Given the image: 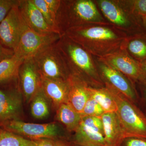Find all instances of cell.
<instances>
[{
	"mask_svg": "<svg viewBox=\"0 0 146 146\" xmlns=\"http://www.w3.org/2000/svg\"><path fill=\"white\" fill-rule=\"evenodd\" d=\"M94 57H103L119 50L127 36L110 24L86 25L73 28L64 33Z\"/></svg>",
	"mask_w": 146,
	"mask_h": 146,
	"instance_id": "6da1fadb",
	"label": "cell"
},
{
	"mask_svg": "<svg viewBox=\"0 0 146 146\" xmlns=\"http://www.w3.org/2000/svg\"><path fill=\"white\" fill-rule=\"evenodd\" d=\"M56 45L70 75L80 79L91 87H104L92 55L65 35Z\"/></svg>",
	"mask_w": 146,
	"mask_h": 146,
	"instance_id": "7a4b0ae2",
	"label": "cell"
},
{
	"mask_svg": "<svg viewBox=\"0 0 146 146\" xmlns=\"http://www.w3.org/2000/svg\"><path fill=\"white\" fill-rule=\"evenodd\" d=\"M56 24L57 32L62 36L73 28L110 23L100 12L94 0H61Z\"/></svg>",
	"mask_w": 146,
	"mask_h": 146,
	"instance_id": "3957f363",
	"label": "cell"
},
{
	"mask_svg": "<svg viewBox=\"0 0 146 146\" xmlns=\"http://www.w3.org/2000/svg\"><path fill=\"white\" fill-rule=\"evenodd\" d=\"M104 87L111 94L117 106L116 112L126 137L146 138V116L136 104L107 84Z\"/></svg>",
	"mask_w": 146,
	"mask_h": 146,
	"instance_id": "277c9868",
	"label": "cell"
},
{
	"mask_svg": "<svg viewBox=\"0 0 146 146\" xmlns=\"http://www.w3.org/2000/svg\"><path fill=\"white\" fill-rule=\"evenodd\" d=\"M105 19L128 36L145 33L143 21L120 3L119 0H94Z\"/></svg>",
	"mask_w": 146,
	"mask_h": 146,
	"instance_id": "5b68a950",
	"label": "cell"
},
{
	"mask_svg": "<svg viewBox=\"0 0 146 146\" xmlns=\"http://www.w3.org/2000/svg\"><path fill=\"white\" fill-rule=\"evenodd\" d=\"M0 127L31 140L64 139L61 129L55 123H33L16 119L0 123Z\"/></svg>",
	"mask_w": 146,
	"mask_h": 146,
	"instance_id": "8992f818",
	"label": "cell"
},
{
	"mask_svg": "<svg viewBox=\"0 0 146 146\" xmlns=\"http://www.w3.org/2000/svg\"><path fill=\"white\" fill-rule=\"evenodd\" d=\"M56 43L43 50L33 59L42 77L67 80L70 74Z\"/></svg>",
	"mask_w": 146,
	"mask_h": 146,
	"instance_id": "52a82bcc",
	"label": "cell"
},
{
	"mask_svg": "<svg viewBox=\"0 0 146 146\" xmlns=\"http://www.w3.org/2000/svg\"><path fill=\"white\" fill-rule=\"evenodd\" d=\"M61 36L57 33L39 34L27 25L14 51V55L23 60L33 58L43 50L56 43Z\"/></svg>",
	"mask_w": 146,
	"mask_h": 146,
	"instance_id": "ba28073f",
	"label": "cell"
},
{
	"mask_svg": "<svg viewBox=\"0 0 146 146\" xmlns=\"http://www.w3.org/2000/svg\"><path fill=\"white\" fill-rule=\"evenodd\" d=\"M97 69L104 83L107 84L136 104L139 99L136 84L125 76L94 57Z\"/></svg>",
	"mask_w": 146,
	"mask_h": 146,
	"instance_id": "9c48e42d",
	"label": "cell"
},
{
	"mask_svg": "<svg viewBox=\"0 0 146 146\" xmlns=\"http://www.w3.org/2000/svg\"><path fill=\"white\" fill-rule=\"evenodd\" d=\"M72 143L82 146H106L101 117H82Z\"/></svg>",
	"mask_w": 146,
	"mask_h": 146,
	"instance_id": "30bf717a",
	"label": "cell"
},
{
	"mask_svg": "<svg viewBox=\"0 0 146 146\" xmlns=\"http://www.w3.org/2000/svg\"><path fill=\"white\" fill-rule=\"evenodd\" d=\"M18 5L12 8L0 23V44L14 52L27 25Z\"/></svg>",
	"mask_w": 146,
	"mask_h": 146,
	"instance_id": "8fae6325",
	"label": "cell"
},
{
	"mask_svg": "<svg viewBox=\"0 0 146 146\" xmlns=\"http://www.w3.org/2000/svg\"><path fill=\"white\" fill-rule=\"evenodd\" d=\"M18 82L0 87V123L19 119L23 109V98Z\"/></svg>",
	"mask_w": 146,
	"mask_h": 146,
	"instance_id": "7c38bea8",
	"label": "cell"
},
{
	"mask_svg": "<svg viewBox=\"0 0 146 146\" xmlns=\"http://www.w3.org/2000/svg\"><path fill=\"white\" fill-rule=\"evenodd\" d=\"M18 85L27 102H30L41 88L42 76L33 58L25 59L18 71Z\"/></svg>",
	"mask_w": 146,
	"mask_h": 146,
	"instance_id": "4fadbf2b",
	"label": "cell"
},
{
	"mask_svg": "<svg viewBox=\"0 0 146 146\" xmlns=\"http://www.w3.org/2000/svg\"><path fill=\"white\" fill-rule=\"evenodd\" d=\"M98 59L119 72L134 84L138 83L141 74L140 63L120 49Z\"/></svg>",
	"mask_w": 146,
	"mask_h": 146,
	"instance_id": "5bb4252c",
	"label": "cell"
},
{
	"mask_svg": "<svg viewBox=\"0 0 146 146\" xmlns=\"http://www.w3.org/2000/svg\"><path fill=\"white\" fill-rule=\"evenodd\" d=\"M18 7L25 23L32 30L41 34L57 33L47 23L32 0H19Z\"/></svg>",
	"mask_w": 146,
	"mask_h": 146,
	"instance_id": "9a60e30c",
	"label": "cell"
},
{
	"mask_svg": "<svg viewBox=\"0 0 146 146\" xmlns=\"http://www.w3.org/2000/svg\"><path fill=\"white\" fill-rule=\"evenodd\" d=\"M41 88L56 110L67 102L69 87L68 80L50 79L42 77Z\"/></svg>",
	"mask_w": 146,
	"mask_h": 146,
	"instance_id": "2e32d148",
	"label": "cell"
},
{
	"mask_svg": "<svg viewBox=\"0 0 146 146\" xmlns=\"http://www.w3.org/2000/svg\"><path fill=\"white\" fill-rule=\"evenodd\" d=\"M69 90L67 102L81 114L89 97V85L80 79L70 75L67 80Z\"/></svg>",
	"mask_w": 146,
	"mask_h": 146,
	"instance_id": "e0dca14e",
	"label": "cell"
},
{
	"mask_svg": "<svg viewBox=\"0 0 146 146\" xmlns=\"http://www.w3.org/2000/svg\"><path fill=\"white\" fill-rule=\"evenodd\" d=\"M106 145L118 146L125 134L116 112L105 113L101 117Z\"/></svg>",
	"mask_w": 146,
	"mask_h": 146,
	"instance_id": "ac0fdd59",
	"label": "cell"
},
{
	"mask_svg": "<svg viewBox=\"0 0 146 146\" xmlns=\"http://www.w3.org/2000/svg\"><path fill=\"white\" fill-rule=\"evenodd\" d=\"M121 49L139 63L146 60V34L141 33L128 36L124 40Z\"/></svg>",
	"mask_w": 146,
	"mask_h": 146,
	"instance_id": "d6986e66",
	"label": "cell"
},
{
	"mask_svg": "<svg viewBox=\"0 0 146 146\" xmlns=\"http://www.w3.org/2000/svg\"><path fill=\"white\" fill-rule=\"evenodd\" d=\"M24 60L14 54L0 62V87L18 82V71Z\"/></svg>",
	"mask_w": 146,
	"mask_h": 146,
	"instance_id": "ffe728a7",
	"label": "cell"
},
{
	"mask_svg": "<svg viewBox=\"0 0 146 146\" xmlns=\"http://www.w3.org/2000/svg\"><path fill=\"white\" fill-rule=\"evenodd\" d=\"M56 110V119L62 123L68 131L75 132L81 120V114L67 102L60 105Z\"/></svg>",
	"mask_w": 146,
	"mask_h": 146,
	"instance_id": "44dd1931",
	"label": "cell"
},
{
	"mask_svg": "<svg viewBox=\"0 0 146 146\" xmlns=\"http://www.w3.org/2000/svg\"><path fill=\"white\" fill-rule=\"evenodd\" d=\"M87 90L89 96L101 106L105 113L117 112V109L116 102L104 87L96 88L89 86Z\"/></svg>",
	"mask_w": 146,
	"mask_h": 146,
	"instance_id": "7402d4cb",
	"label": "cell"
},
{
	"mask_svg": "<svg viewBox=\"0 0 146 146\" xmlns=\"http://www.w3.org/2000/svg\"><path fill=\"white\" fill-rule=\"evenodd\" d=\"M31 112L33 117L38 119L47 118L50 114L48 99L40 88L32 100Z\"/></svg>",
	"mask_w": 146,
	"mask_h": 146,
	"instance_id": "603a6c76",
	"label": "cell"
},
{
	"mask_svg": "<svg viewBox=\"0 0 146 146\" xmlns=\"http://www.w3.org/2000/svg\"><path fill=\"white\" fill-rule=\"evenodd\" d=\"M35 140L25 138L0 127V146H36Z\"/></svg>",
	"mask_w": 146,
	"mask_h": 146,
	"instance_id": "cb8c5ba5",
	"label": "cell"
},
{
	"mask_svg": "<svg viewBox=\"0 0 146 146\" xmlns=\"http://www.w3.org/2000/svg\"><path fill=\"white\" fill-rule=\"evenodd\" d=\"M119 1L124 6L142 21L146 18V0H119Z\"/></svg>",
	"mask_w": 146,
	"mask_h": 146,
	"instance_id": "d4e9b609",
	"label": "cell"
},
{
	"mask_svg": "<svg viewBox=\"0 0 146 146\" xmlns=\"http://www.w3.org/2000/svg\"><path fill=\"white\" fill-rule=\"evenodd\" d=\"M104 113V111L101 106L96 101L89 96L85 104L81 115L82 117L89 116L101 117Z\"/></svg>",
	"mask_w": 146,
	"mask_h": 146,
	"instance_id": "484cf974",
	"label": "cell"
},
{
	"mask_svg": "<svg viewBox=\"0 0 146 146\" xmlns=\"http://www.w3.org/2000/svg\"><path fill=\"white\" fill-rule=\"evenodd\" d=\"M32 1L35 5L40 11L48 25L56 32L58 33L56 30L55 21L52 18L51 13L48 8L45 0H32Z\"/></svg>",
	"mask_w": 146,
	"mask_h": 146,
	"instance_id": "4316f807",
	"label": "cell"
},
{
	"mask_svg": "<svg viewBox=\"0 0 146 146\" xmlns=\"http://www.w3.org/2000/svg\"><path fill=\"white\" fill-rule=\"evenodd\" d=\"M19 3V0H0V23Z\"/></svg>",
	"mask_w": 146,
	"mask_h": 146,
	"instance_id": "83f0119b",
	"label": "cell"
},
{
	"mask_svg": "<svg viewBox=\"0 0 146 146\" xmlns=\"http://www.w3.org/2000/svg\"><path fill=\"white\" fill-rule=\"evenodd\" d=\"M118 146H146V138L126 137L123 138Z\"/></svg>",
	"mask_w": 146,
	"mask_h": 146,
	"instance_id": "f1b7e54d",
	"label": "cell"
},
{
	"mask_svg": "<svg viewBox=\"0 0 146 146\" xmlns=\"http://www.w3.org/2000/svg\"><path fill=\"white\" fill-rule=\"evenodd\" d=\"M52 18L56 22V17L60 7L61 0H45Z\"/></svg>",
	"mask_w": 146,
	"mask_h": 146,
	"instance_id": "f546056e",
	"label": "cell"
},
{
	"mask_svg": "<svg viewBox=\"0 0 146 146\" xmlns=\"http://www.w3.org/2000/svg\"><path fill=\"white\" fill-rule=\"evenodd\" d=\"M14 54L13 50L10 49L0 44V62L13 56Z\"/></svg>",
	"mask_w": 146,
	"mask_h": 146,
	"instance_id": "4dcf8cb0",
	"label": "cell"
},
{
	"mask_svg": "<svg viewBox=\"0 0 146 146\" xmlns=\"http://www.w3.org/2000/svg\"><path fill=\"white\" fill-rule=\"evenodd\" d=\"M140 79L137 84H146V60L140 63Z\"/></svg>",
	"mask_w": 146,
	"mask_h": 146,
	"instance_id": "1f68e13d",
	"label": "cell"
},
{
	"mask_svg": "<svg viewBox=\"0 0 146 146\" xmlns=\"http://www.w3.org/2000/svg\"><path fill=\"white\" fill-rule=\"evenodd\" d=\"M53 140L50 139H41L35 140L36 146H54Z\"/></svg>",
	"mask_w": 146,
	"mask_h": 146,
	"instance_id": "d6a6232c",
	"label": "cell"
},
{
	"mask_svg": "<svg viewBox=\"0 0 146 146\" xmlns=\"http://www.w3.org/2000/svg\"><path fill=\"white\" fill-rule=\"evenodd\" d=\"M138 85L141 91L142 102L146 108V84H138Z\"/></svg>",
	"mask_w": 146,
	"mask_h": 146,
	"instance_id": "836d02e7",
	"label": "cell"
},
{
	"mask_svg": "<svg viewBox=\"0 0 146 146\" xmlns=\"http://www.w3.org/2000/svg\"><path fill=\"white\" fill-rule=\"evenodd\" d=\"M54 146H70L71 142H68L65 139L53 140Z\"/></svg>",
	"mask_w": 146,
	"mask_h": 146,
	"instance_id": "e575fe53",
	"label": "cell"
},
{
	"mask_svg": "<svg viewBox=\"0 0 146 146\" xmlns=\"http://www.w3.org/2000/svg\"><path fill=\"white\" fill-rule=\"evenodd\" d=\"M143 27L144 29H145V33L146 34V18L144 19L143 21Z\"/></svg>",
	"mask_w": 146,
	"mask_h": 146,
	"instance_id": "d590c367",
	"label": "cell"
},
{
	"mask_svg": "<svg viewBox=\"0 0 146 146\" xmlns=\"http://www.w3.org/2000/svg\"><path fill=\"white\" fill-rule=\"evenodd\" d=\"M71 144H72V146H80V145H74V144H73L72 143H71Z\"/></svg>",
	"mask_w": 146,
	"mask_h": 146,
	"instance_id": "8d00e7d4",
	"label": "cell"
},
{
	"mask_svg": "<svg viewBox=\"0 0 146 146\" xmlns=\"http://www.w3.org/2000/svg\"><path fill=\"white\" fill-rule=\"evenodd\" d=\"M145 115L146 116V111L145 112Z\"/></svg>",
	"mask_w": 146,
	"mask_h": 146,
	"instance_id": "74e56055",
	"label": "cell"
},
{
	"mask_svg": "<svg viewBox=\"0 0 146 146\" xmlns=\"http://www.w3.org/2000/svg\"><path fill=\"white\" fill-rule=\"evenodd\" d=\"M70 146H72V144H71V143L70 145Z\"/></svg>",
	"mask_w": 146,
	"mask_h": 146,
	"instance_id": "f35d334b",
	"label": "cell"
},
{
	"mask_svg": "<svg viewBox=\"0 0 146 146\" xmlns=\"http://www.w3.org/2000/svg\"></svg>",
	"mask_w": 146,
	"mask_h": 146,
	"instance_id": "ab89813d",
	"label": "cell"
}]
</instances>
